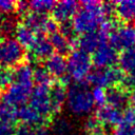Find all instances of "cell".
<instances>
[{"mask_svg":"<svg viewBox=\"0 0 135 135\" xmlns=\"http://www.w3.org/2000/svg\"><path fill=\"white\" fill-rule=\"evenodd\" d=\"M82 7L73 17V27L75 33L84 35L99 30L100 24L105 19L102 14V3L88 0L81 2Z\"/></svg>","mask_w":135,"mask_h":135,"instance_id":"cell-1","label":"cell"},{"mask_svg":"<svg viewBox=\"0 0 135 135\" xmlns=\"http://www.w3.org/2000/svg\"><path fill=\"white\" fill-rule=\"evenodd\" d=\"M66 107L71 113L77 116L88 115L94 108L92 90L84 82H76L66 91Z\"/></svg>","mask_w":135,"mask_h":135,"instance_id":"cell-2","label":"cell"},{"mask_svg":"<svg viewBox=\"0 0 135 135\" xmlns=\"http://www.w3.org/2000/svg\"><path fill=\"white\" fill-rule=\"evenodd\" d=\"M24 57V47L15 38L5 37L0 39V68L9 70L18 66Z\"/></svg>","mask_w":135,"mask_h":135,"instance_id":"cell-3","label":"cell"},{"mask_svg":"<svg viewBox=\"0 0 135 135\" xmlns=\"http://www.w3.org/2000/svg\"><path fill=\"white\" fill-rule=\"evenodd\" d=\"M66 62L69 77L73 78L76 82H83L89 77L92 68V58L88 53L80 49L73 51L69 55Z\"/></svg>","mask_w":135,"mask_h":135,"instance_id":"cell-4","label":"cell"},{"mask_svg":"<svg viewBox=\"0 0 135 135\" xmlns=\"http://www.w3.org/2000/svg\"><path fill=\"white\" fill-rule=\"evenodd\" d=\"M33 81L13 80L2 94L1 101H4L15 108L25 104L33 91Z\"/></svg>","mask_w":135,"mask_h":135,"instance_id":"cell-5","label":"cell"},{"mask_svg":"<svg viewBox=\"0 0 135 135\" xmlns=\"http://www.w3.org/2000/svg\"><path fill=\"white\" fill-rule=\"evenodd\" d=\"M89 81L95 86L99 88H112L117 83L122 82L124 76L119 68L111 66L105 69H96L91 71L89 75Z\"/></svg>","mask_w":135,"mask_h":135,"instance_id":"cell-6","label":"cell"},{"mask_svg":"<svg viewBox=\"0 0 135 135\" xmlns=\"http://www.w3.org/2000/svg\"><path fill=\"white\" fill-rule=\"evenodd\" d=\"M23 24L34 32L37 36H43V34H54L58 30V25L55 20L47 18L46 15L37 13H27L24 16Z\"/></svg>","mask_w":135,"mask_h":135,"instance_id":"cell-7","label":"cell"},{"mask_svg":"<svg viewBox=\"0 0 135 135\" xmlns=\"http://www.w3.org/2000/svg\"><path fill=\"white\" fill-rule=\"evenodd\" d=\"M110 44L120 51L133 49L135 45V25L123 24L117 26L109 36Z\"/></svg>","mask_w":135,"mask_h":135,"instance_id":"cell-8","label":"cell"},{"mask_svg":"<svg viewBox=\"0 0 135 135\" xmlns=\"http://www.w3.org/2000/svg\"><path fill=\"white\" fill-rule=\"evenodd\" d=\"M50 88L51 86H42V85H36L32 94L30 96V105L37 111L41 116L49 118L50 115H52V108L50 102Z\"/></svg>","mask_w":135,"mask_h":135,"instance_id":"cell-9","label":"cell"},{"mask_svg":"<svg viewBox=\"0 0 135 135\" xmlns=\"http://www.w3.org/2000/svg\"><path fill=\"white\" fill-rule=\"evenodd\" d=\"M118 58L119 56L117 54V50L105 42L93 53L92 62L97 66V69H105L114 66V64L118 61Z\"/></svg>","mask_w":135,"mask_h":135,"instance_id":"cell-10","label":"cell"},{"mask_svg":"<svg viewBox=\"0 0 135 135\" xmlns=\"http://www.w3.org/2000/svg\"><path fill=\"white\" fill-rule=\"evenodd\" d=\"M78 11V3L73 0H63L57 2L52 11L53 19L56 22L65 23L70 22V19L75 16Z\"/></svg>","mask_w":135,"mask_h":135,"instance_id":"cell-11","label":"cell"},{"mask_svg":"<svg viewBox=\"0 0 135 135\" xmlns=\"http://www.w3.org/2000/svg\"><path fill=\"white\" fill-rule=\"evenodd\" d=\"M102 126H119L122 122V112L111 105H101L96 111L95 117Z\"/></svg>","mask_w":135,"mask_h":135,"instance_id":"cell-12","label":"cell"},{"mask_svg":"<svg viewBox=\"0 0 135 135\" xmlns=\"http://www.w3.org/2000/svg\"><path fill=\"white\" fill-rule=\"evenodd\" d=\"M108 36L102 33L101 31H96L92 33H88L84 35H81V37L78 40V44L80 46V50H82L85 53H94L101 44L105 43Z\"/></svg>","mask_w":135,"mask_h":135,"instance_id":"cell-13","label":"cell"},{"mask_svg":"<svg viewBox=\"0 0 135 135\" xmlns=\"http://www.w3.org/2000/svg\"><path fill=\"white\" fill-rule=\"evenodd\" d=\"M17 118H19L23 124L28 127H39L44 126L46 122V118L41 116L37 111H35L30 104H23L17 108Z\"/></svg>","mask_w":135,"mask_h":135,"instance_id":"cell-14","label":"cell"},{"mask_svg":"<svg viewBox=\"0 0 135 135\" xmlns=\"http://www.w3.org/2000/svg\"><path fill=\"white\" fill-rule=\"evenodd\" d=\"M46 70L51 74V76L60 78L61 80L68 77V62L63 56L59 54H53L49 59H46L45 64Z\"/></svg>","mask_w":135,"mask_h":135,"instance_id":"cell-15","label":"cell"},{"mask_svg":"<svg viewBox=\"0 0 135 135\" xmlns=\"http://www.w3.org/2000/svg\"><path fill=\"white\" fill-rule=\"evenodd\" d=\"M129 100H130V97L127 93V90L121 86L115 85V86L109 88L107 90L108 105H111V107L121 111V109L127 108Z\"/></svg>","mask_w":135,"mask_h":135,"instance_id":"cell-16","label":"cell"},{"mask_svg":"<svg viewBox=\"0 0 135 135\" xmlns=\"http://www.w3.org/2000/svg\"><path fill=\"white\" fill-rule=\"evenodd\" d=\"M49 95H50L52 113L56 114L61 110L62 105L66 101V90L64 88V84L62 82H57L52 84V86L50 88Z\"/></svg>","mask_w":135,"mask_h":135,"instance_id":"cell-17","label":"cell"},{"mask_svg":"<svg viewBox=\"0 0 135 135\" xmlns=\"http://www.w3.org/2000/svg\"><path fill=\"white\" fill-rule=\"evenodd\" d=\"M33 57L37 59H49L54 52L53 45L50 41V38L44 36H37L35 42L30 47Z\"/></svg>","mask_w":135,"mask_h":135,"instance_id":"cell-18","label":"cell"},{"mask_svg":"<svg viewBox=\"0 0 135 135\" xmlns=\"http://www.w3.org/2000/svg\"><path fill=\"white\" fill-rule=\"evenodd\" d=\"M115 13L117 17L124 22H132L135 20V1L124 0L115 3Z\"/></svg>","mask_w":135,"mask_h":135,"instance_id":"cell-19","label":"cell"},{"mask_svg":"<svg viewBox=\"0 0 135 135\" xmlns=\"http://www.w3.org/2000/svg\"><path fill=\"white\" fill-rule=\"evenodd\" d=\"M50 41H51L56 54H59L61 56L69 54V52L72 50V46L74 45V43H72L60 32H56V33L52 34L50 37Z\"/></svg>","mask_w":135,"mask_h":135,"instance_id":"cell-20","label":"cell"},{"mask_svg":"<svg viewBox=\"0 0 135 135\" xmlns=\"http://www.w3.org/2000/svg\"><path fill=\"white\" fill-rule=\"evenodd\" d=\"M37 36L24 24H18L15 30V39L23 46L30 49L35 42Z\"/></svg>","mask_w":135,"mask_h":135,"instance_id":"cell-21","label":"cell"},{"mask_svg":"<svg viewBox=\"0 0 135 135\" xmlns=\"http://www.w3.org/2000/svg\"><path fill=\"white\" fill-rule=\"evenodd\" d=\"M118 62L121 71L128 74L135 73V49L123 51L118 58Z\"/></svg>","mask_w":135,"mask_h":135,"instance_id":"cell-22","label":"cell"},{"mask_svg":"<svg viewBox=\"0 0 135 135\" xmlns=\"http://www.w3.org/2000/svg\"><path fill=\"white\" fill-rule=\"evenodd\" d=\"M17 119V108L4 102L0 101V121L14 123Z\"/></svg>","mask_w":135,"mask_h":135,"instance_id":"cell-23","label":"cell"},{"mask_svg":"<svg viewBox=\"0 0 135 135\" xmlns=\"http://www.w3.org/2000/svg\"><path fill=\"white\" fill-rule=\"evenodd\" d=\"M33 80L37 83L36 85L51 86L52 76L45 66H37L33 72Z\"/></svg>","mask_w":135,"mask_h":135,"instance_id":"cell-24","label":"cell"},{"mask_svg":"<svg viewBox=\"0 0 135 135\" xmlns=\"http://www.w3.org/2000/svg\"><path fill=\"white\" fill-rule=\"evenodd\" d=\"M56 2L52 0H34L28 3V8L33 13L45 15L50 11H53Z\"/></svg>","mask_w":135,"mask_h":135,"instance_id":"cell-25","label":"cell"},{"mask_svg":"<svg viewBox=\"0 0 135 135\" xmlns=\"http://www.w3.org/2000/svg\"><path fill=\"white\" fill-rule=\"evenodd\" d=\"M72 131L71 122L65 118H57L52 127V132L54 135H70Z\"/></svg>","mask_w":135,"mask_h":135,"instance_id":"cell-26","label":"cell"},{"mask_svg":"<svg viewBox=\"0 0 135 135\" xmlns=\"http://www.w3.org/2000/svg\"><path fill=\"white\" fill-rule=\"evenodd\" d=\"M92 97H93V101L95 104L99 107L104 105V103L107 102V91L103 88L95 86L92 90Z\"/></svg>","mask_w":135,"mask_h":135,"instance_id":"cell-27","label":"cell"},{"mask_svg":"<svg viewBox=\"0 0 135 135\" xmlns=\"http://www.w3.org/2000/svg\"><path fill=\"white\" fill-rule=\"evenodd\" d=\"M13 81V72L8 69L0 68V91L6 89Z\"/></svg>","mask_w":135,"mask_h":135,"instance_id":"cell-28","label":"cell"},{"mask_svg":"<svg viewBox=\"0 0 135 135\" xmlns=\"http://www.w3.org/2000/svg\"><path fill=\"white\" fill-rule=\"evenodd\" d=\"M121 123L135 127V109L133 107L124 109V111L122 112V122Z\"/></svg>","mask_w":135,"mask_h":135,"instance_id":"cell-29","label":"cell"},{"mask_svg":"<svg viewBox=\"0 0 135 135\" xmlns=\"http://www.w3.org/2000/svg\"><path fill=\"white\" fill-rule=\"evenodd\" d=\"M16 26H14L13 21H11L8 19H2V18H0V34H2V35H8L13 31L15 33Z\"/></svg>","mask_w":135,"mask_h":135,"instance_id":"cell-30","label":"cell"},{"mask_svg":"<svg viewBox=\"0 0 135 135\" xmlns=\"http://www.w3.org/2000/svg\"><path fill=\"white\" fill-rule=\"evenodd\" d=\"M16 11V2L12 0H0V13L9 14Z\"/></svg>","mask_w":135,"mask_h":135,"instance_id":"cell-31","label":"cell"},{"mask_svg":"<svg viewBox=\"0 0 135 135\" xmlns=\"http://www.w3.org/2000/svg\"><path fill=\"white\" fill-rule=\"evenodd\" d=\"M135 134V127L121 123L116 127L114 135H134Z\"/></svg>","mask_w":135,"mask_h":135,"instance_id":"cell-32","label":"cell"},{"mask_svg":"<svg viewBox=\"0 0 135 135\" xmlns=\"http://www.w3.org/2000/svg\"><path fill=\"white\" fill-rule=\"evenodd\" d=\"M122 84H123V89L126 90H129V89L134 90L135 89V73H131L124 76L122 80Z\"/></svg>","mask_w":135,"mask_h":135,"instance_id":"cell-33","label":"cell"},{"mask_svg":"<svg viewBox=\"0 0 135 135\" xmlns=\"http://www.w3.org/2000/svg\"><path fill=\"white\" fill-rule=\"evenodd\" d=\"M15 128L12 123L0 121V135H14Z\"/></svg>","mask_w":135,"mask_h":135,"instance_id":"cell-34","label":"cell"},{"mask_svg":"<svg viewBox=\"0 0 135 135\" xmlns=\"http://www.w3.org/2000/svg\"><path fill=\"white\" fill-rule=\"evenodd\" d=\"M14 135H33V129L26 124H21L15 129Z\"/></svg>","mask_w":135,"mask_h":135,"instance_id":"cell-35","label":"cell"},{"mask_svg":"<svg viewBox=\"0 0 135 135\" xmlns=\"http://www.w3.org/2000/svg\"><path fill=\"white\" fill-rule=\"evenodd\" d=\"M33 135H51V131L45 126H39L33 129Z\"/></svg>","mask_w":135,"mask_h":135,"instance_id":"cell-36","label":"cell"},{"mask_svg":"<svg viewBox=\"0 0 135 135\" xmlns=\"http://www.w3.org/2000/svg\"><path fill=\"white\" fill-rule=\"evenodd\" d=\"M130 101L132 102V105H133V108L135 109V89L132 90V93H131V95H130Z\"/></svg>","mask_w":135,"mask_h":135,"instance_id":"cell-37","label":"cell"},{"mask_svg":"<svg viewBox=\"0 0 135 135\" xmlns=\"http://www.w3.org/2000/svg\"><path fill=\"white\" fill-rule=\"evenodd\" d=\"M134 135H135V134H134Z\"/></svg>","mask_w":135,"mask_h":135,"instance_id":"cell-38","label":"cell"}]
</instances>
